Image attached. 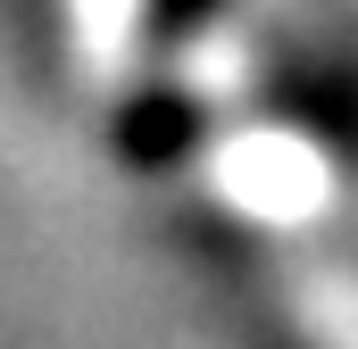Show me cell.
Here are the masks:
<instances>
[{
    "instance_id": "obj_1",
    "label": "cell",
    "mask_w": 358,
    "mask_h": 349,
    "mask_svg": "<svg viewBox=\"0 0 358 349\" xmlns=\"http://www.w3.org/2000/svg\"><path fill=\"white\" fill-rule=\"evenodd\" d=\"M150 17H159L167 34H192V25H208V17H217V0H150Z\"/></svg>"
}]
</instances>
